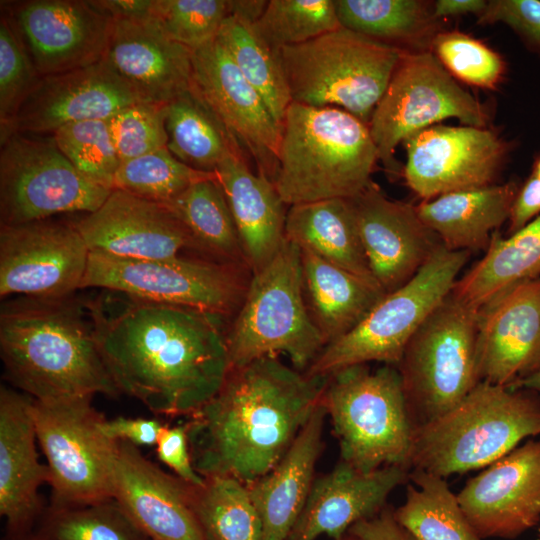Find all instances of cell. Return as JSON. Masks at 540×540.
Returning a JSON list of instances; mask_svg holds the SVG:
<instances>
[{"label":"cell","mask_w":540,"mask_h":540,"mask_svg":"<svg viewBox=\"0 0 540 540\" xmlns=\"http://www.w3.org/2000/svg\"><path fill=\"white\" fill-rule=\"evenodd\" d=\"M83 302L115 385L152 413L189 418L222 386L226 318L106 289Z\"/></svg>","instance_id":"cell-1"},{"label":"cell","mask_w":540,"mask_h":540,"mask_svg":"<svg viewBox=\"0 0 540 540\" xmlns=\"http://www.w3.org/2000/svg\"><path fill=\"white\" fill-rule=\"evenodd\" d=\"M327 379L276 355L230 368L218 392L185 422L195 470L245 484L267 474L319 405Z\"/></svg>","instance_id":"cell-2"},{"label":"cell","mask_w":540,"mask_h":540,"mask_svg":"<svg viewBox=\"0 0 540 540\" xmlns=\"http://www.w3.org/2000/svg\"><path fill=\"white\" fill-rule=\"evenodd\" d=\"M5 377L38 401L121 393L94 339L83 300L19 297L0 310Z\"/></svg>","instance_id":"cell-3"},{"label":"cell","mask_w":540,"mask_h":540,"mask_svg":"<svg viewBox=\"0 0 540 540\" xmlns=\"http://www.w3.org/2000/svg\"><path fill=\"white\" fill-rule=\"evenodd\" d=\"M378 161L368 124L340 108L291 102L274 185L288 206L349 199L372 181Z\"/></svg>","instance_id":"cell-4"},{"label":"cell","mask_w":540,"mask_h":540,"mask_svg":"<svg viewBox=\"0 0 540 540\" xmlns=\"http://www.w3.org/2000/svg\"><path fill=\"white\" fill-rule=\"evenodd\" d=\"M537 435L535 392L481 381L455 407L414 428L410 470L446 478L484 468Z\"/></svg>","instance_id":"cell-5"},{"label":"cell","mask_w":540,"mask_h":540,"mask_svg":"<svg viewBox=\"0 0 540 540\" xmlns=\"http://www.w3.org/2000/svg\"><path fill=\"white\" fill-rule=\"evenodd\" d=\"M327 377L320 403L339 443V461L364 472L410 469L414 426L396 366L353 365Z\"/></svg>","instance_id":"cell-6"},{"label":"cell","mask_w":540,"mask_h":540,"mask_svg":"<svg viewBox=\"0 0 540 540\" xmlns=\"http://www.w3.org/2000/svg\"><path fill=\"white\" fill-rule=\"evenodd\" d=\"M278 53L292 102L340 108L366 124L403 54L344 27Z\"/></svg>","instance_id":"cell-7"},{"label":"cell","mask_w":540,"mask_h":540,"mask_svg":"<svg viewBox=\"0 0 540 540\" xmlns=\"http://www.w3.org/2000/svg\"><path fill=\"white\" fill-rule=\"evenodd\" d=\"M227 328L229 369L277 353L305 371L325 342L303 296L300 248L285 240L275 257L252 274L242 305Z\"/></svg>","instance_id":"cell-8"},{"label":"cell","mask_w":540,"mask_h":540,"mask_svg":"<svg viewBox=\"0 0 540 540\" xmlns=\"http://www.w3.org/2000/svg\"><path fill=\"white\" fill-rule=\"evenodd\" d=\"M479 309L452 292L414 333L396 366L414 428L446 413L479 383Z\"/></svg>","instance_id":"cell-9"},{"label":"cell","mask_w":540,"mask_h":540,"mask_svg":"<svg viewBox=\"0 0 540 540\" xmlns=\"http://www.w3.org/2000/svg\"><path fill=\"white\" fill-rule=\"evenodd\" d=\"M469 256L440 245L413 278L385 294L350 332L324 346L304 372L327 377L370 362L397 366L414 333L452 292Z\"/></svg>","instance_id":"cell-10"},{"label":"cell","mask_w":540,"mask_h":540,"mask_svg":"<svg viewBox=\"0 0 540 540\" xmlns=\"http://www.w3.org/2000/svg\"><path fill=\"white\" fill-rule=\"evenodd\" d=\"M246 265L204 258L130 259L90 252L83 288L235 316L251 277Z\"/></svg>","instance_id":"cell-11"},{"label":"cell","mask_w":540,"mask_h":540,"mask_svg":"<svg viewBox=\"0 0 540 540\" xmlns=\"http://www.w3.org/2000/svg\"><path fill=\"white\" fill-rule=\"evenodd\" d=\"M93 396L54 401L32 398L37 441L47 459L49 508L83 506L112 498L118 441L107 437Z\"/></svg>","instance_id":"cell-12"},{"label":"cell","mask_w":540,"mask_h":540,"mask_svg":"<svg viewBox=\"0 0 540 540\" xmlns=\"http://www.w3.org/2000/svg\"><path fill=\"white\" fill-rule=\"evenodd\" d=\"M449 118L489 127V107L467 91L432 52L403 53L368 124L379 161L399 173L396 147L418 131Z\"/></svg>","instance_id":"cell-13"},{"label":"cell","mask_w":540,"mask_h":540,"mask_svg":"<svg viewBox=\"0 0 540 540\" xmlns=\"http://www.w3.org/2000/svg\"><path fill=\"white\" fill-rule=\"evenodd\" d=\"M112 190L82 175L53 137L13 133L1 142L0 223L21 225L97 210Z\"/></svg>","instance_id":"cell-14"},{"label":"cell","mask_w":540,"mask_h":540,"mask_svg":"<svg viewBox=\"0 0 540 540\" xmlns=\"http://www.w3.org/2000/svg\"><path fill=\"white\" fill-rule=\"evenodd\" d=\"M402 144L405 182L422 201L497 184L515 147L490 127L440 124Z\"/></svg>","instance_id":"cell-15"},{"label":"cell","mask_w":540,"mask_h":540,"mask_svg":"<svg viewBox=\"0 0 540 540\" xmlns=\"http://www.w3.org/2000/svg\"><path fill=\"white\" fill-rule=\"evenodd\" d=\"M90 251L73 222L0 226V296L64 299L81 289Z\"/></svg>","instance_id":"cell-16"},{"label":"cell","mask_w":540,"mask_h":540,"mask_svg":"<svg viewBox=\"0 0 540 540\" xmlns=\"http://www.w3.org/2000/svg\"><path fill=\"white\" fill-rule=\"evenodd\" d=\"M191 88L274 183L282 127L218 38L192 51Z\"/></svg>","instance_id":"cell-17"},{"label":"cell","mask_w":540,"mask_h":540,"mask_svg":"<svg viewBox=\"0 0 540 540\" xmlns=\"http://www.w3.org/2000/svg\"><path fill=\"white\" fill-rule=\"evenodd\" d=\"M11 11L40 77L102 61L115 23L91 0H31Z\"/></svg>","instance_id":"cell-18"},{"label":"cell","mask_w":540,"mask_h":540,"mask_svg":"<svg viewBox=\"0 0 540 540\" xmlns=\"http://www.w3.org/2000/svg\"><path fill=\"white\" fill-rule=\"evenodd\" d=\"M478 535L518 537L540 522V440H529L485 467L457 494Z\"/></svg>","instance_id":"cell-19"},{"label":"cell","mask_w":540,"mask_h":540,"mask_svg":"<svg viewBox=\"0 0 540 540\" xmlns=\"http://www.w3.org/2000/svg\"><path fill=\"white\" fill-rule=\"evenodd\" d=\"M348 200L372 275L386 294L413 278L442 245L416 205L388 198L373 181Z\"/></svg>","instance_id":"cell-20"},{"label":"cell","mask_w":540,"mask_h":540,"mask_svg":"<svg viewBox=\"0 0 540 540\" xmlns=\"http://www.w3.org/2000/svg\"><path fill=\"white\" fill-rule=\"evenodd\" d=\"M90 252L130 259H168L199 251L185 225L163 203L113 189L94 212L72 221Z\"/></svg>","instance_id":"cell-21"},{"label":"cell","mask_w":540,"mask_h":540,"mask_svg":"<svg viewBox=\"0 0 540 540\" xmlns=\"http://www.w3.org/2000/svg\"><path fill=\"white\" fill-rule=\"evenodd\" d=\"M193 489L136 445L118 441L112 498L150 540H207L193 509Z\"/></svg>","instance_id":"cell-22"},{"label":"cell","mask_w":540,"mask_h":540,"mask_svg":"<svg viewBox=\"0 0 540 540\" xmlns=\"http://www.w3.org/2000/svg\"><path fill=\"white\" fill-rule=\"evenodd\" d=\"M140 101L136 92L102 60L40 77L21 103L10 135L52 134L66 124L109 119Z\"/></svg>","instance_id":"cell-23"},{"label":"cell","mask_w":540,"mask_h":540,"mask_svg":"<svg viewBox=\"0 0 540 540\" xmlns=\"http://www.w3.org/2000/svg\"><path fill=\"white\" fill-rule=\"evenodd\" d=\"M540 362V277L519 282L479 309L480 381L511 387Z\"/></svg>","instance_id":"cell-24"},{"label":"cell","mask_w":540,"mask_h":540,"mask_svg":"<svg viewBox=\"0 0 540 540\" xmlns=\"http://www.w3.org/2000/svg\"><path fill=\"white\" fill-rule=\"evenodd\" d=\"M410 469L385 466L364 472L339 461L316 476L306 503L286 540L342 537L357 522L378 514L390 494L409 480Z\"/></svg>","instance_id":"cell-25"},{"label":"cell","mask_w":540,"mask_h":540,"mask_svg":"<svg viewBox=\"0 0 540 540\" xmlns=\"http://www.w3.org/2000/svg\"><path fill=\"white\" fill-rule=\"evenodd\" d=\"M32 398L6 386L0 388V514L10 540L30 533L43 515L39 488L50 479L36 451Z\"/></svg>","instance_id":"cell-26"},{"label":"cell","mask_w":540,"mask_h":540,"mask_svg":"<svg viewBox=\"0 0 540 540\" xmlns=\"http://www.w3.org/2000/svg\"><path fill=\"white\" fill-rule=\"evenodd\" d=\"M104 61L145 102L166 104L192 85V51L153 20L114 19Z\"/></svg>","instance_id":"cell-27"},{"label":"cell","mask_w":540,"mask_h":540,"mask_svg":"<svg viewBox=\"0 0 540 540\" xmlns=\"http://www.w3.org/2000/svg\"><path fill=\"white\" fill-rule=\"evenodd\" d=\"M327 418L321 403L280 461L246 484L262 522V540H286L316 478Z\"/></svg>","instance_id":"cell-28"},{"label":"cell","mask_w":540,"mask_h":540,"mask_svg":"<svg viewBox=\"0 0 540 540\" xmlns=\"http://www.w3.org/2000/svg\"><path fill=\"white\" fill-rule=\"evenodd\" d=\"M215 173L237 227L246 262L255 274L275 257L286 240V204L272 181L251 171L245 156L226 159Z\"/></svg>","instance_id":"cell-29"},{"label":"cell","mask_w":540,"mask_h":540,"mask_svg":"<svg viewBox=\"0 0 540 540\" xmlns=\"http://www.w3.org/2000/svg\"><path fill=\"white\" fill-rule=\"evenodd\" d=\"M518 182L447 193L421 201L416 211L422 222L450 251L486 250L492 235L508 222Z\"/></svg>","instance_id":"cell-30"},{"label":"cell","mask_w":540,"mask_h":540,"mask_svg":"<svg viewBox=\"0 0 540 540\" xmlns=\"http://www.w3.org/2000/svg\"><path fill=\"white\" fill-rule=\"evenodd\" d=\"M300 251L305 304L326 346L355 328L386 293L311 251Z\"/></svg>","instance_id":"cell-31"},{"label":"cell","mask_w":540,"mask_h":540,"mask_svg":"<svg viewBox=\"0 0 540 540\" xmlns=\"http://www.w3.org/2000/svg\"><path fill=\"white\" fill-rule=\"evenodd\" d=\"M285 237L300 249L378 284L370 270L348 199L289 206Z\"/></svg>","instance_id":"cell-32"},{"label":"cell","mask_w":540,"mask_h":540,"mask_svg":"<svg viewBox=\"0 0 540 540\" xmlns=\"http://www.w3.org/2000/svg\"><path fill=\"white\" fill-rule=\"evenodd\" d=\"M341 27L403 53L431 52L445 28L428 0H335Z\"/></svg>","instance_id":"cell-33"},{"label":"cell","mask_w":540,"mask_h":540,"mask_svg":"<svg viewBox=\"0 0 540 540\" xmlns=\"http://www.w3.org/2000/svg\"><path fill=\"white\" fill-rule=\"evenodd\" d=\"M540 277V215L503 237L496 231L483 257L456 281L452 293L480 309L505 289Z\"/></svg>","instance_id":"cell-34"},{"label":"cell","mask_w":540,"mask_h":540,"mask_svg":"<svg viewBox=\"0 0 540 540\" xmlns=\"http://www.w3.org/2000/svg\"><path fill=\"white\" fill-rule=\"evenodd\" d=\"M165 128L169 151L193 169L215 173L226 159L247 157L192 88L165 104Z\"/></svg>","instance_id":"cell-35"},{"label":"cell","mask_w":540,"mask_h":540,"mask_svg":"<svg viewBox=\"0 0 540 540\" xmlns=\"http://www.w3.org/2000/svg\"><path fill=\"white\" fill-rule=\"evenodd\" d=\"M412 484L394 516L409 540H483L469 522L445 478L411 469Z\"/></svg>","instance_id":"cell-36"},{"label":"cell","mask_w":540,"mask_h":540,"mask_svg":"<svg viewBox=\"0 0 540 540\" xmlns=\"http://www.w3.org/2000/svg\"><path fill=\"white\" fill-rule=\"evenodd\" d=\"M163 204L189 230L200 252L218 261L248 266L217 175L192 183Z\"/></svg>","instance_id":"cell-37"},{"label":"cell","mask_w":540,"mask_h":540,"mask_svg":"<svg viewBox=\"0 0 540 540\" xmlns=\"http://www.w3.org/2000/svg\"><path fill=\"white\" fill-rule=\"evenodd\" d=\"M217 38L282 127L292 99L279 53L262 39L253 22L231 14L224 20Z\"/></svg>","instance_id":"cell-38"},{"label":"cell","mask_w":540,"mask_h":540,"mask_svg":"<svg viewBox=\"0 0 540 540\" xmlns=\"http://www.w3.org/2000/svg\"><path fill=\"white\" fill-rule=\"evenodd\" d=\"M193 509L207 540H262V522L245 483L228 476L194 485Z\"/></svg>","instance_id":"cell-39"},{"label":"cell","mask_w":540,"mask_h":540,"mask_svg":"<svg viewBox=\"0 0 540 540\" xmlns=\"http://www.w3.org/2000/svg\"><path fill=\"white\" fill-rule=\"evenodd\" d=\"M43 540H150L114 499L43 513Z\"/></svg>","instance_id":"cell-40"},{"label":"cell","mask_w":540,"mask_h":540,"mask_svg":"<svg viewBox=\"0 0 540 540\" xmlns=\"http://www.w3.org/2000/svg\"><path fill=\"white\" fill-rule=\"evenodd\" d=\"M254 26L277 52L341 27L335 0H269Z\"/></svg>","instance_id":"cell-41"},{"label":"cell","mask_w":540,"mask_h":540,"mask_svg":"<svg viewBox=\"0 0 540 540\" xmlns=\"http://www.w3.org/2000/svg\"><path fill=\"white\" fill-rule=\"evenodd\" d=\"M215 175L189 167L165 147L120 162L115 174L114 189L165 203L192 183Z\"/></svg>","instance_id":"cell-42"},{"label":"cell","mask_w":540,"mask_h":540,"mask_svg":"<svg viewBox=\"0 0 540 540\" xmlns=\"http://www.w3.org/2000/svg\"><path fill=\"white\" fill-rule=\"evenodd\" d=\"M51 136L82 175L102 187L114 189L120 159L113 143L109 119L66 124Z\"/></svg>","instance_id":"cell-43"},{"label":"cell","mask_w":540,"mask_h":540,"mask_svg":"<svg viewBox=\"0 0 540 540\" xmlns=\"http://www.w3.org/2000/svg\"><path fill=\"white\" fill-rule=\"evenodd\" d=\"M431 52L459 82L496 90L506 73L502 55L474 36L459 30H443L434 39Z\"/></svg>","instance_id":"cell-44"},{"label":"cell","mask_w":540,"mask_h":540,"mask_svg":"<svg viewBox=\"0 0 540 540\" xmlns=\"http://www.w3.org/2000/svg\"><path fill=\"white\" fill-rule=\"evenodd\" d=\"M230 0H154L152 20L175 42L194 51L218 37Z\"/></svg>","instance_id":"cell-45"},{"label":"cell","mask_w":540,"mask_h":540,"mask_svg":"<svg viewBox=\"0 0 540 540\" xmlns=\"http://www.w3.org/2000/svg\"><path fill=\"white\" fill-rule=\"evenodd\" d=\"M40 75L14 21L0 20V142L10 135L13 119Z\"/></svg>","instance_id":"cell-46"},{"label":"cell","mask_w":540,"mask_h":540,"mask_svg":"<svg viewBox=\"0 0 540 540\" xmlns=\"http://www.w3.org/2000/svg\"><path fill=\"white\" fill-rule=\"evenodd\" d=\"M120 162L167 147L165 104L140 101L109 118Z\"/></svg>","instance_id":"cell-47"},{"label":"cell","mask_w":540,"mask_h":540,"mask_svg":"<svg viewBox=\"0 0 540 540\" xmlns=\"http://www.w3.org/2000/svg\"><path fill=\"white\" fill-rule=\"evenodd\" d=\"M477 23L506 25L540 58V0H488Z\"/></svg>","instance_id":"cell-48"},{"label":"cell","mask_w":540,"mask_h":540,"mask_svg":"<svg viewBox=\"0 0 540 540\" xmlns=\"http://www.w3.org/2000/svg\"><path fill=\"white\" fill-rule=\"evenodd\" d=\"M156 452L158 459L176 476L193 485L203 484L204 478L192 462L185 423L172 427L164 425L156 443Z\"/></svg>","instance_id":"cell-49"},{"label":"cell","mask_w":540,"mask_h":540,"mask_svg":"<svg viewBox=\"0 0 540 540\" xmlns=\"http://www.w3.org/2000/svg\"><path fill=\"white\" fill-rule=\"evenodd\" d=\"M163 424L157 419L124 418L104 419L103 433L115 441H127L136 446L156 445Z\"/></svg>","instance_id":"cell-50"},{"label":"cell","mask_w":540,"mask_h":540,"mask_svg":"<svg viewBox=\"0 0 540 540\" xmlns=\"http://www.w3.org/2000/svg\"><path fill=\"white\" fill-rule=\"evenodd\" d=\"M540 215V179L530 175L519 185L513 201L507 236L511 235Z\"/></svg>","instance_id":"cell-51"},{"label":"cell","mask_w":540,"mask_h":540,"mask_svg":"<svg viewBox=\"0 0 540 540\" xmlns=\"http://www.w3.org/2000/svg\"><path fill=\"white\" fill-rule=\"evenodd\" d=\"M348 532L358 540H409L389 505L375 516L357 522Z\"/></svg>","instance_id":"cell-52"},{"label":"cell","mask_w":540,"mask_h":540,"mask_svg":"<svg viewBox=\"0 0 540 540\" xmlns=\"http://www.w3.org/2000/svg\"><path fill=\"white\" fill-rule=\"evenodd\" d=\"M114 19L152 20L154 0H91Z\"/></svg>","instance_id":"cell-53"},{"label":"cell","mask_w":540,"mask_h":540,"mask_svg":"<svg viewBox=\"0 0 540 540\" xmlns=\"http://www.w3.org/2000/svg\"><path fill=\"white\" fill-rule=\"evenodd\" d=\"M486 5V0H437L434 1V14L442 20L467 14H473L477 18Z\"/></svg>","instance_id":"cell-54"},{"label":"cell","mask_w":540,"mask_h":540,"mask_svg":"<svg viewBox=\"0 0 540 540\" xmlns=\"http://www.w3.org/2000/svg\"><path fill=\"white\" fill-rule=\"evenodd\" d=\"M268 1L230 0V14L255 23L262 15Z\"/></svg>","instance_id":"cell-55"},{"label":"cell","mask_w":540,"mask_h":540,"mask_svg":"<svg viewBox=\"0 0 540 540\" xmlns=\"http://www.w3.org/2000/svg\"><path fill=\"white\" fill-rule=\"evenodd\" d=\"M511 388H519L540 393V362L525 377L517 381Z\"/></svg>","instance_id":"cell-56"},{"label":"cell","mask_w":540,"mask_h":540,"mask_svg":"<svg viewBox=\"0 0 540 540\" xmlns=\"http://www.w3.org/2000/svg\"><path fill=\"white\" fill-rule=\"evenodd\" d=\"M531 174L540 179V154L534 159Z\"/></svg>","instance_id":"cell-57"},{"label":"cell","mask_w":540,"mask_h":540,"mask_svg":"<svg viewBox=\"0 0 540 540\" xmlns=\"http://www.w3.org/2000/svg\"><path fill=\"white\" fill-rule=\"evenodd\" d=\"M335 540H358L352 533L347 532L342 537Z\"/></svg>","instance_id":"cell-58"},{"label":"cell","mask_w":540,"mask_h":540,"mask_svg":"<svg viewBox=\"0 0 540 540\" xmlns=\"http://www.w3.org/2000/svg\"><path fill=\"white\" fill-rule=\"evenodd\" d=\"M14 540H43V539L39 538L36 534L35 535L29 534L27 536H24L19 539H14Z\"/></svg>","instance_id":"cell-59"}]
</instances>
